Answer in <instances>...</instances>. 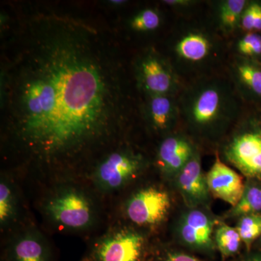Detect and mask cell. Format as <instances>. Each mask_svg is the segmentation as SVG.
Returning <instances> with one entry per match:
<instances>
[{"mask_svg": "<svg viewBox=\"0 0 261 261\" xmlns=\"http://www.w3.org/2000/svg\"><path fill=\"white\" fill-rule=\"evenodd\" d=\"M29 27L5 73L9 130L38 162H73L121 129L127 114L121 65L88 25L46 16Z\"/></svg>", "mask_w": 261, "mask_h": 261, "instance_id": "cell-1", "label": "cell"}, {"mask_svg": "<svg viewBox=\"0 0 261 261\" xmlns=\"http://www.w3.org/2000/svg\"><path fill=\"white\" fill-rule=\"evenodd\" d=\"M238 96L230 79L210 75L195 79L177 96L179 119L201 134L219 133L241 114Z\"/></svg>", "mask_w": 261, "mask_h": 261, "instance_id": "cell-2", "label": "cell"}, {"mask_svg": "<svg viewBox=\"0 0 261 261\" xmlns=\"http://www.w3.org/2000/svg\"><path fill=\"white\" fill-rule=\"evenodd\" d=\"M223 44L219 37L205 27H180L171 42L173 68L178 75L205 76L222 58Z\"/></svg>", "mask_w": 261, "mask_h": 261, "instance_id": "cell-3", "label": "cell"}, {"mask_svg": "<svg viewBox=\"0 0 261 261\" xmlns=\"http://www.w3.org/2000/svg\"><path fill=\"white\" fill-rule=\"evenodd\" d=\"M245 114L239 117L223 153L244 176L261 180V113Z\"/></svg>", "mask_w": 261, "mask_h": 261, "instance_id": "cell-4", "label": "cell"}, {"mask_svg": "<svg viewBox=\"0 0 261 261\" xmlns=\"http://www.w3.org/2000/svg\"><path fill=\"white\" fill-rule=\"evenodd\" d=\"M136 73L139 84L149 96H178L181 91V79L171 62L154 51L140 58Z\"/></svg>", "mask_w": 261, "mask_h": 261, "instance_id": "cell-5", "label": "cell"}, {"mask_svg": "<svg viewBox=\"0 0 261 261\" xmlns=\"http://www.w3.org/2000/svg\"><path fill=\"white\" fill-rule=\"evenodd\" d=\"M46 210L55 222L71 229L88 227L94 219L92 204L78 190L60 192L48 202Z\"/></svg>", "mask_w": 261, "mask_h": 261, "instance_id": "cell-6", "label": "cell"}, {"mask_svg": "<svg viewBox=\"0 0 261 261\" xmlns=\"http://www.w3.org/2000/svg\"><path fill=\"white\" fill-rule=\"evenodd\" d=\"M170 205L167 192L155 187H148L132 196L127 203L126 214L136 224L152 226L165 219Z\"/></svg>", "mask_w": 261, "mask_h": 261, "instance_id": "cell-7", "label": "cell"}, {"mask_svg": "<svg viewBox=\"0 0 261 261\" xmlns=\"http://www.w3.org/2000/svg\"><path fill=\"white\" fill-rule=\"evenodd\" d=\"M141 166V159L135 154L125 151L113 152L98 166L96 181L102 190H118L137 174Z\"/></svg>", "mask_w": 261, "mask_h": 261, "instance_id": "cell-8", "label": "cell"}, {"mask_svg": "<svg viewBox=\"0 0 261 261\" xmlns=\"http://www.w3.org/2000/svg\"><path fill=\"white\" fill-rule=\"evenodd\" d=\"M209 192L216 198L234 207L241 200L245 190L243 178L225 164L219 154L206 176Z\"/></svg>", "mask_w": 261, "mask_h": 261, "instance_id": "cell-9", "label": "cell"}, {"mask_svg": "<svg viewBox=\"0 0 261 261\" xmlns=\"http://www.w3.org/2000/svg\"><path fill=\"white\" fill-rule=\"evenodd\" d=\"M144 239L142 235L123 231L105 240L98 247V261H139L142 255Z\"/></svg>", "mask_w": 261, "mask_h": 261, "instance_id": "cell-10", "label": "cell"}, {"mask_svg": "<svg viewBox=\"0 0 261 261\" xmlns=\"http://www.w3.org/2000/svg\"><path fill=\"white\" fill-rule=\"evenodd\" d=\"M230 80L238 95L247 99L261 98V65L236 56L229 66Z\"/></svg>", "mask_w": 261, "mask_h": 261, "instance_id": "cell-11", "label": "cell"}, {"mask_svg": "<svg viewBox=\"0 0 261 261\" xmlns=\"http://www.w3.org/2000/svg\"><path fill=\"white\" fill-rule=\"evenodd\" d=\"M195 152L193 145L186 137L180 135H170L160 145L158 161L164 172L178 174Z\"/></svg>", "mask_w": 261, "mask_h": 261, "instance_id": "cell-12", "label": "cell"}, {"mask_svg": "<svg viewBox=\"0 0 261 261\" xmlns=\"http://www.w3.org/2000/svg\"><path fill=\"white\" fill-rule=\"evenodd\" d=\"M178 185L182 195L192 203H200L207 199V180L202 172L200 155L196 151L178 173Z\"/></svg>", "mask_w": 261, "mask_h": 261, "instance_id": "cell-13", "label": "cell"}, {"mask_svg": "<svg viewBox=\"0 0 261 261\" xmlns=\"http://www.w3.org/2000/svg\"><path fill=\"white\" fill-rule=\"evenodd\" d=\"M214 223L199 210L189 211L182 220L179 232L182 240L190 246L207 248L212 245Z\"/></svg>", "mask_w": 261, "mask_h": 261, "instance_id": "cell-14", "label": "cell"}, {"mask_svg": "<svg viewBox=\"0 0 261 261\" xmlns=\"http://www.w3.org/2000/svg\"><path fill=\"white\" fill-rule=\"evenodd\" d=\"M146 114L154 129L167 132L179 120L178 98L174 95L149 96Z\"/></svg>", "mask_w": 261, "mask_h": 261, "instance_id": "cell-15", "label": "cell"}, {"mask_svg": "<svg viewBox=\"0 0 261 261\" xmlns=\"http://www.w3.org/2000/svg\"><path fill=\"white\" fill-rule=\"evenodd\" d=\"M249 2L245 0H222L216 4V23L220 32L230 35L240 27L242 15Z\"/></svg>", "mask_w": 261, "mask_h": 261, "instance_id": "cell-16", "label": "cell"}, {"mask_svg": "<svg viewBox=\"0 0 261 261\" xmlns=\"http://www.w3.org/2000/svg\"><path fill=\"white\" fill-rule=\"evenodd\" d=\"M12 260L49 261V255L42 240L36 236L25 235L13 246Z\"/></svg>", "mask_w": 261, "mask_h": 261, "instance_id": "cell-17", "label": "cell"}, {"mask_svg": "<svg viewBox=\"0 0 261 261\" xmlns=\"http://www.w3.org/2000/svg\"><path fill=\"white\" fill-rule=\"evenodd\" d=\"M257 214H261V186L252 184L245 187L241 200L233 207L231 215L241 218Z\"/></svg>", "mask_w": 261, "mask_h": 261, "instance_id": "cell-18", "label": "cell"}, {"mask_svg": "<svg viewBox=\"0 0 261 261\" xmlns=\"http://www.w3.org/2000/svg\"><path fill=\"white\" fill-rule=\"evenodd\" d=\"M216 245L224 258L234 255L240 248L242 240L238 229L222 224L216 229Z\"/></svg>", "mask_w": 261, "mask_h": 261, "instance_id": "cell-19", "label": "cell"}, {"mask_svg": "<svg viewBox=\"0 0 261 261\" xmlns=\"http://www.w3.org/2000/svg\"><path fill=\"white\" fill-rule=\"evenodd\" d=\"M236 228L242 242L250 250L252 243L261 237V214L243 216Z\"/></svg>", "mask_w": 261, "mask_h": 261, "instance_id": "cell-20", "label": "cell"}, {"mask_svg": "<svg viewBox=\"0 0 261 261\" xmlns=\"http://www.w3.org/2000/svg\"><path fill=\"white\" fill-rule=\"evenodd\" d=\"M236 56L254 60L261 57V35L259 32H246L235 43Z\"/></svg>", "mask_w": 261, "mask_h": 261, "instance_id": "cell-21", "label": "cell"}, {"mask_svg": "<svg viewBox=\"0 0 261 261\" xmlns=\"http://www.w3.org/2000/svg\"><path fill=\"white\" fill-rule=\"evenodd\" d=\"M161 23L159 12L152 8L142 10L130 21V27L137 32H148L156 30Z\"/></svg>", "mask_w": 261, "mask_h": 261, "instance_id": "cell-22", "label": "cell"}, {"mask_svg": "<svg viewBox=\"0 0 261 261\" xmlns=\"http://www.w3.org/2000/svg\"><path fill=\"white\" fill-rule=\"evenodd\" d=\"M15 212L14 197L9 185L0 184V222L5 224L13 219Z\"/></svg>", "mask_w": 261, "mask_h": 261, "instance_id": "cell-23", "label": "cell"}, {"mask_svg": "<svg viewBox=\"0 0 261 261\" xmlns=\"http://www.w3.org/2000/svg\"><path fill=\"white\" fill-rule=\"evenodd\" d=\"M257 3H248L242 15L240 27L244 32H251L254 30Z\"/></svg>", "mask_w": 261, "mask_h": 261, "instance_id": "cell-24", "label": "cell"}, {"mask_svg": "<svg viewBox=\"0 0 261 261\" xmlns=\"http://www.w3.org/2000/svg\"><path fill=\"white\" fill-rule=\"evenodd\" d=\"M165 5H168V6L172 7L174 8H189L195 4V1H192V0H166L163 1Z\"/></svg>", "mask_w": 261, "mask_h": 261, "instance_id": "cell-25", "label": "cell"}, {"mask_svg": "<svg viewBox=\"0 0 261 261\" xmlns=\"http://www.w3.org/2000/svg\"><path fill=\"white\" fill-rule=\"evenodd\" d=\"M166 261H201L191 255L184 253H171L168 255Z\"/></svg>", "mask_w": 261, "mask_h": 261, "instance_id": "cell-26", "label": "cell"}, {"mask_svg": "<svg viewBox=\"0 0 261 261\" xmlns=\"http://www.w3.org/2000/svg\"><path fill=\"white\" fill-rule=\"evenodd\" d=\"M253 32H261V4L259 3H257V5L256 15H255Z\"/></svg>", "mask_w": 261, "mask_h": 261, "instance_id": "cell-27", "label": "cell"}, {"mask_svg": "<svg viewBox=\"0 0 261 261\" xmlns=\"http://www.w3.org/2000/svg\"><path fill=\"white\" fill-rule=\"evenodd\" d=\"M245 261H261V256H253Z\"/></svg>", "mask_w": 261, "mask_h": 261, "instance_id": "cell-28", "label": "cell"}, {"mask_svg": "<svg viewBox=\"0 0 261 261\" xmlns=\"http://www.w3.org/2000/svg\"><path fill=\"white\" fill-rule=\"evenodd\" d=\"M113 4L114 5H121L124 4L126 2L125 1H112Z\"/></svg>", "mask_w": 261, "mask_h": 261, "instance_id": "cell-29", "label": "cell"}]
</instances>
